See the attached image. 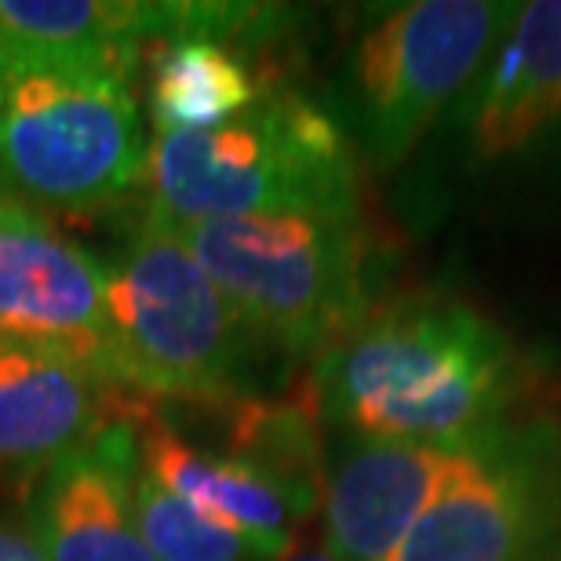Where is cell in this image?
<instances>
[{
    "mask_svg": "<svg viewBox=\"0 0 561 561\" xmlns=\"http://www.w3.org/2000/svg\"><path fill=\"white\" fill-rule=\"evenodd\" d=\"M511 346L459 302L376 307L313 357L307 394L365 442L463 445L489 434L511 390Z\"/></svg>",
    "mask_w": 561,
    "mask_h": 561,
    "instance_id": "6da1fadb",
    "label": "cell"
},
{
    "mask_svg": "<svg viewBox=\"0 0 561 561\" xmlns=\"http://www.w3.org/2000/svg\"><path fill=\"white\" fill-rule=\"evenodd\" d=\"M146 219L168 230L252 216H351L357 164L329 110L274 92L227 125L153 136L146 161Z\"/></svg>",
    "mask_w": 561,
    "mask_h": 561,
    "instance_id": "7a4b0ae2",
    "label": "cell"
},
{
    "mask_svg": "<svg viewBox=\"0 0 561 561\" xmlns=\"http://www.w3.org/2000/svg\"><path fill=\"white\" fill-rule=\"evenodd\" d=\"M106 307L114 390L197 405L255 394L263 340L175 230L142 219L106 263Z\"/></svg>",
    "mask_w": 561,
    "mask_h": 561,
    "instance_id": "3957f363",
    "label": "cell"
},
{
    "mask_svg": "<svg viewBox=\"0 0 561 561\" xmlns=\"http://www.w3.org/2000/svg\"><path fill=\"white\" fill-rule=\"evenodd\" d=\"M131 77L0 51V183L37 211H99L146 183Z\"/></svg>",
    "mask_w": 561,
    "mask_h": 561,
    "instance_id": "277c9868",
    "label": "cell"
},
{
    "mask_svg": "<svg viewBox=\"0 0 561 561\" xmlns=\"http://www.w3.org/2000/svg\"><path fill=\"white\" fill-rule=\"evenodd\" d=\"M175 233L244 324L291 357H318L376 310L362 211L222 219Z\"/></svg>",
    "mask_w": 561,
    "mask_h": 561,
    "instance_id": "5b68a950",
    "label": "cell"
},
{
    "mask_svg": "<svg viewBox=\"0 0 561 561\" xmlns=\"http://www.w3.org/2000/svg\"><path fill=\"white\" fill-rule=\"evenodd\" d=\"M514 4L412 0L387 8L343 66V114L376 164L405 161L437 114L485 70Z\"/></svg>",
    "mask_w": 561,
    "mask_h": 561,
    "instance_id": "8992f818",
    "label": "cell"
},
{
    "mask_svg": "<svg viewBox=\"0 0 561 561\" xmlns=\"http://www.w3.org/2000/svg\"><path fill=\"white\" fill-rule=\"evenodd\" d=\"M554 518V481L540 459L489 431L474 437L394 561H533Z\"/></svg>",
    "mask_w": 561,
    "mask_h": 561,
    "instance_id": "52a82bcc",
    "label": "cell"
},
{
    "mask_svg": "<svg viewBox=\"0 0 561 561\" xmlns=\"http://www.w3.org/2000/svg\"><path fill=\"white\" fill-rule=\"evenodd\" d=\"M0 343L59 354L110 387L106 260L55 227L0 233Z\"/></svg>",
    "mask_w": 561,
    "mask_h": 561,
    "instance_id": "ba28073f",
    "label": "cell"
},
{
    "mask_svg": "<svg viewBox=\"0 0 561 561\" xmlns=\"http://www.w3.org/2000/svg\"><path fill=\"white\" fill-rule=\"evenodd\" d=\"M139 442L121 409L30 485L26 525L48 561H157L136 522Z\"/></svg>",
    "mask_w": 561,
    "mask_h": 561,
    "instance_id": "9c48e42d",
    "label": "cell"
},
{
    "mask_svg": "<svg viewBox=\"0 0 561 561\" xmlns=\"http://www.w3.org/2000/svg\"><path fill=\"white\" fill-rule=\"evenodd\" d=\"M125 412L136 431L139 467L146 474L157 478L172 496L190 503L205 518L227 525L230 533L249 540L263 561L288 558L296 547V529L318 507L299 500L277 478L263 474L260 467L190 442L164 412L146 405V398H136Z\"/></svg>",
    "mask_w": 561,
    "mask_h": 561,
    "instance_id": "30bf717a",
    "label": "cell"
},
{
    "mask_svg": "<svg viewBox=\"0 0 561 561\" xmlns=\"http://www.w3.org/2000/svg\"><path fill=\"white\" fill-rule=\"evenodd\" d=\"M474 442H365L324 478V543L343 561H394L426 507L442 496Z\"/></svg>",
    "mask_w": 561,
    "mask_h": 561,
    "instance_id": "8fae6325",
    "label": "cell"
},
{
    "mask_svg": "<svg viewBox=\"0 0 561 561\" xmlns=\"http://www.w3.org/2000/svg\"><path fill=\"white\" fill-rule=\"evenodd\" d=\"M114 394V387L59 354L0 343V478L33 485L99 434Z\"/></svg>",
    "mask_w": 561,
    "mask_h": 561,
    "instance_id": "7c38bea8",
    "label": "cell"
},
{
    "mask_svg": "<svg viewBox=\"0 0 561 561\" xmlns=\"http://www.w3.org/2000/svg\"><path fill=\"white\" fill-rule=\"evenodd\" d=\"M470 114V150L503 161L561 125V0L514 8Z\"/></svg>",
    "mask_w": 561,
    "mask_h": 561,
    "instance_id": "4fadbf2b",
    "label": "cell"
},
{
    "mask_svg": "<svg viewBox=\"0 0 561 561\" xmlns=\"http://www.w3.org/2000/svg\"><path fill=\"white\" fill-rule=\"evenodd\" d=\"M157 41V4L131 0H0V51L88 62L131 77Z\"/></svg>",
    "mask_w": 561,
    "mask_h": 561,
    "instance_id": "5bb4252c",
    "label": "cell"
},
{
    "mask_svg": "<svg viewBox=\"0 0 561 561\" xmlns=\"http://www.w3.org/2000/svg\"><path fill=\"white\" fill-rule=\"evenodd\" d=\"M150 77L153 136H183L227 125L263 99V81L233 44L208 37L157 41Z\"/></svg>",
    "mask_w": 561,
    "mask_h": 561,
    "instance_id": "9a60e30c",
    "label": "cell"
},
{
    "mask_svg": "<svg viewBox=\"0 0 561 561\" xmlns=\"http://www.w3.org/2000/svg\"><path fill=\"white\" fill-rule=\"evenodd\" d=\"M131 500H136L139 533L157 561H263L249 540L172 496L142 467L136 470Z\"/></svg>",
    "mask_w": 561,
    "mask_h": 561,
    "instance_id": "2e32d148",
    "label": "cell"
},
{
    "mask_svg": "<svg viewBox=\"0 0 561 561\" xmlns=\"http://www.w3.org/2000/svg\"><path fill=\"white\" fill-rule=\"evenodd\" d=\"M0 561H48L26 518H0Z\"/></svg>",
    "mask_w": 561,
    "mask_h": 561,
    "instance_id": "e0dca14e",
    "label": "cell"
},
{
    "mask_svg": "<svg viewBox=\"0 0 561 561\" xmlns=\"http://www.w3.org/2000/svg\"><path fill=\"white\" fill-rule=\"evenodd\" d=\"M37 227H51L44 219V211L26 205L22 197H15L11 190L0 183V233H15V230H37Z\"/></svg>",
    "mask_w": 561,
    "mask_h": 561,
    "instance_id": "ac0fdd59",
    "label": "cell"
},
{
    "mask_svg": "<svg viewBox=\"0 0 561 561\" xmlns=\"http://www.w3.org/2000/svg\"><path fill=\"white\" fill-rule=\"evenodd\" d=\"M285 561H343V558L329 543H318V547H291Z\"/></svg>",
    "mask_w": 561,
    "mask_h": 561,
    "instance_id": "d6986e66",
    "label": "cell"
}]
</instances>
